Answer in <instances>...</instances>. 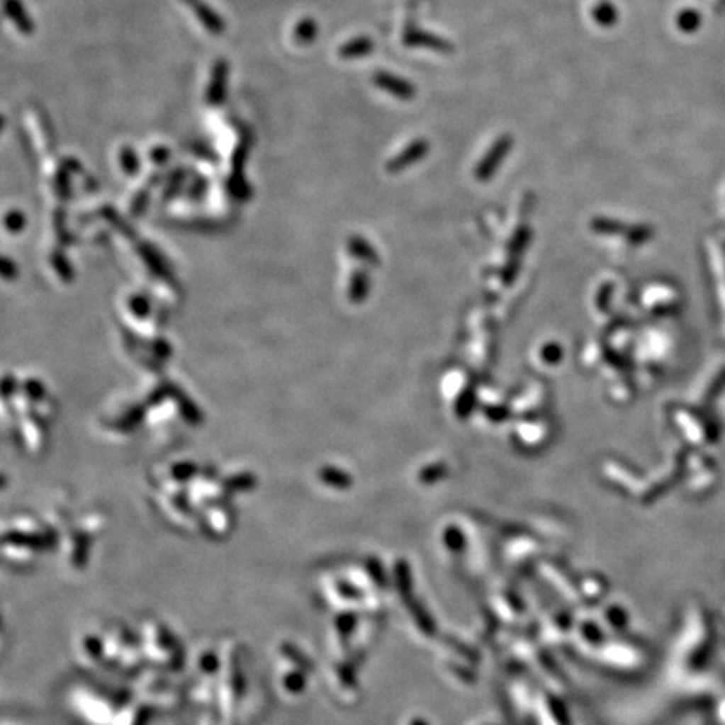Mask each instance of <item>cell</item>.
<instances>
[{
    "instance_id": "52a82bcc",
    "label": "cell",
    "mask_w": 725,
    "mask_h": 725,
    "mask_svg": "<svg viewBox=\"0 0 725 725\" xmlns=\"http://www.w3.org/2000/svg\"><path fill=\"white\" fill-rule=\"evenodd\" d=\"M425 152H427L425 141H422V140L413 141V143L410 145V147H407V150H405L403 153H400L398 157L393 159V168L407 167L408 163H412V159H415V158L418 159Z\"/></svg>"
},
{
    "instance_id": "9c48e42d",
    "label": "cell",
    "mask_w": 725,
    "mask_h": 725,
    "mask_svg": "<svg viewBox=\"0 0 725 725\" xmlns=\"http://www.w3.org/2000/svg\"><path fill=\"white\" fill-rule=\"evenodd\" d=\"M595 17L600 24H611L614 19H617V13H614V9L609 6V4H601V6L595 11Z\"/></svg>"
},
{
    "instance_id": "277c9868",
    "label": "cell",
    "mask_w": 725,
    "mask_h": 725,
    "mask_svg": "<svg viewBox=\"0 0 725 725\" xmlns=\"http://www.w3.org/2000/svg\"><path fill=\"white\" fill-rule=\"evenodd\" d=\"M215 69L212 72L210 84L207 88V101L208 103H218L223 98V89H225V74H227V66L223 62H218L217 66H213Z\"/></svg>"
},
{
    "instance_id": "5b68a950",
    "label": "cell",
    "mask_w": 725,
    "mask_h": 725,
    "mask_svg": "<svg viewBox=\"0 0 725 725\" xmlns=\"http://www.w3.org/2000/svg\"><path fill=\"white\" fill-rule=\"evenodd\" d=\"M6 12L9 19L17 26V29L21 32L30 34V32L34 30V26H32L29 16H26L24 9H22V6L17 0H6Z\"/></svg>"
},
{
    "instance_id": "3957f363",
    "label": "cell",
    "mask_w": 725,
    "mask_h": 725,
    "mask_svg": "<svg viewBox=\"0 0 725 725\" xmlns=\"http://www.w3.org/2000/svg\"><path fill=\"white\" fill-rule=\"evenodd\" d=\"M507 150H509V138H502V140L497 141L494 147H492L490 153L487 154L485 162H482L480 168L477 170L478 176H480V179H483V176H489V173L494 170L497 165H499L500 159H502L504 154L507 153Z\"/></svg>"
},
{
    "instance_id": "6da1fadb",
    "label": "cell",
    "mask_w": 725,
    "mask_h": 725,
    "mask_svg": "<svg viewBox=\"0 0 725 725\" xmlns=\"http://www.w3.org/2000/svg\"><path fill=\"white\" fill-rule=\"evenodd\" d=\"M184 2L186 6H190L195 19H197L200 24H203L207 32L215 35L222 34L223 29H225V27H223V21L217 16V12H213L212 9L207 6V4L202 2V0H184Z\"/></svg>"
},
{
    "instance_id": "8992f818",
    "label": "cell",
    "mask_w": 725,
    "mask_h": 725,
    "mask_svg": "<svg viewBox=\"0 0 725 725\" xmlns=\"http://www.w3.org/2000/svg\"><path fill=\"white\" fill-rule=\"evenodd\" d=\"M373 49V43L368 38H358L349 40V43L343 44L339 47V56L343 59H354V57H363Z\"/></svg>"
},
{
    "instance_id": "7a4b0ae2",
    "label": "cell",
    "mask_w": 725,
    "mask_h": 725,
    "mask_svg": "<svg viewBox=\"0 0 725 725\" xmlns=\"http://www.w3.org/2000/svg\"><path fill=\"white\" fill-rule=\"evenodd\" d=\"M375 84L380 86L381 89L388 91L396 98L400 99H410L413 96V86L407 83L405 79H400L393 74H388V72H380V74L375 76Z\"/></svg>"
},
{
    "instance_id": "ba28073f",
    "label": "cell",
    "mask_w": 725,
    "mask_h": 725,
    "mask_svg": "<svg viewBox=\"0 0 725 725\" xmlns=\"http://www.w3.org/2000/svg\"><path fill=\"white\" fill-rule=\"evenodd\" d=\"M316 34H317V26L313 19H303L294 29V39L298 40V43H303V44L313 43V39L316 38Z\"/></svg>"
}]
</instances>
